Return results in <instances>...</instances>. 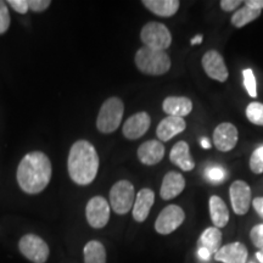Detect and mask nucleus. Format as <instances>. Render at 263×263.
Instances as JSON below:
<instances>
[{
  "mask_svg": "<svg viewBox=\"0 0 263 263\" xmlns=\"http://www.w3.org/2000/svg\"><path fill=\"white\" fill-rule=\"evenodd\" d=\"M185 219V213H184L182 207L177 205H170L161 211L155 222V229L157 233L162 235L171 234L177 228L182 226Z\"/></svg>",
  "mask_w": 263,
  "mask_h": 263,
  "instance_id": "obj_8",
  "label": "nucleus"
},
{
  "mask_svg": "<svg viewBox=\"0 0 263 263\" xmlns=\"http://www.w3.org/2000/svg\"><path fill=\"white\" fill-rule=\"evenodd\" d=\"M51 2L49 0H28V9L34 12H41L47 10Z\"/></svg>",
  "mask_w": 263,
  "mask_h": 263,
  "instance_id": "obj_32",
  "label": "nucleus"
},
{
  "mask_svg": "<svg viewBox=\"0 0 263 263\" xmlns=\"http://www.w3.org/2000/svg\"><path fill=\"white\" fill-rule=\"evenodd\" d=\"M51 162L42 151L26 155L17 167L20 188L27 194H39L48 186L51 179Z\"/></svg>",
  "mask_w": 263,
  "mask_h": 263,
  "instance_id": "obj_1",
  "label": "nucleus"
},
{
  "mask_svg": "<svg viewBox=\"0 0 263 263\" xmlns=\"http://www.w3.org/2000/svg\"><path fill=\"white\" fill-rule=\"evenodd\" d=\"M201 42H202V35H201V34L196 35V37H194V38L192 39V44H193V45H195V44H201Z\"/></svg>",
  "mask_w": 263,
  "mask_h": 263,
  "instance_id": "obj_39",
  "label": "nucleus"
},
{
  "mask_svg": "<svg viewBox=\"0 0 263 263\" xmlns=\"http://www.w3.org/2000/svg\"><path fill=\"white\" fill-rule=\"evenodd\" d=\"M201 146L203 147V149H210V147H211V143H210V140L207 139V138H202Z\"/></svg>",
  "mask_w": 263,
  "mask_h": 263,
  "instance_id": "obj_38",
  "label": "nucleus"
},
{
  "mask_svg": "<svg viewBox=\"0 0 263 263\" xmlns=\"http://www.w3.org/2000/svg\"><path fill=\"white\" fill-rule=\"evenodd\" d=\"M210 215H211V219L216 228H224L228 224V207L219 196L213 195L210 199Z\"/></svg>",
  "mask_w": 263,
  "mask_h": 263,
  "instance_id": "obj_21",
  "label": "nucleus"
},
{
  "mask_svg": "<svg viewBox=\"0 0 263 263\" xmlns=\"http://www.w3.org/2000/svg\"><path fill=\"white\" fill-rule=\"evenodd\" d=\"M250 168L256 174L263 173V145L252 153L250 159Z\"/></svg>",
  "mask_w": 263,
  "mask_h": 263,
  "instance_id": "obj_28",
  "label": "nucleus"
},
{
  "mask_svg": "<svg viewBox=\"0 0 263 263\" xmlns=\"http://www.w3.org/2000/svg\"><path fill=\"white\" fill-rule=\"evenodd\" d=\"M245 5L254 10H261L263 9V0H246Z\"/></svg>",
  "mask_w": 263,
  "mask_h": 263,
  "instance_id": "obj_36",
  "label": "nucleus"
},
{
  "mask_svg": "<svg viewBox=\"0 0 263 263\" xmlns=\"http://www.w3.org/2000/svg\"><path fill=\"white\" fill-rule=\"evenodd\" d=\"M151 118L146 112H138L130 116L124 122L122 132L123 136L129 140L139 139L149 130Z\"/></svg>",
  "mask_w": 263,
  "mask_h": 263,
  "instance_id": "obj_13",
  "label": "nucleus"
},
{
  "mask_svg": "<svg viewBox=\"0 0 263 263\" xmlns=\"http://www.w3.org/2000/svg\"><path fill=\"white\" fill-rule=\"evenodd\" d=\"M136 65L139 71L150 76H161L170 71L171 59L164 51L143 47L136 54Z\"/></svg>",
  "mask_w": 263,
  "mask_h": 263,
  "instance_id": "obj_3",
  "label": "nucleus"
},
{
  "mask_svg": "<svg viewBox=\"0 0 263 263\" xmlns=\"http://www.w3.org/2000/svg\"><path fill=\"white\" fill-rule=\"evenodd\" d=\"M10 27V14L8 5L0 0V34L5 33Z\"/></svg>",
  "mask_w": 263,
  "mask_h": 263,
  "instance_id": "obj_29",
  "label": "nucleus"
},
{
  "mask_svg": "<svg viewBox=\"0 0 263 263\" xmlns=\"http://www.w3.org/2000/svg\"><path fill=\"white\" fill-rule=\"evenodd\" d=\"M143 4L157 16L171 17L178 11L180 3L178 0H144Z\"/></svg>",
  "mask_w": 263,
  "mask_h": 263,
  "instance_id": "obj_22",
  "label": "nucleus"
},
{
  "mask_svg": "<svg viewBox=\"0 0 263 263\" xmlns=\"http://www.w3.org/2000/svg\"><path fill=\"white\" fill-rule=\"evenodd\" d=\"M246 117L251 123L263 126V104L251 103L246 107Z\"/></svg>",
  "mask_w": 263,
  "mask_h": 263,
  "instance_id": "obj_26",
  "label": "nucleus"
},
{
  "mask_svg": "<svg viewBox=\"0 0 263 263\" xmlns=\"http://www.w3.org/2000/svg\"><path fill=\"white\" fill-rule=\"evenodd\" d=\"M215 259L223 263H246L248 249L241 242H230L216 252Z\"/></svg>",
  "mask_w": 263,
  "mask_h": 263,
  "instance_id": "obj_14",
  "label": "nucleus"
},
{
  "mask_svg": "<svg viewBox=\"0 0 263 263\" xmlns=\"http://www.w3.org/2000/svg\"><path fill=\"white\" fill-rule=\"evenodd\" d=\"M229 196L232 207L236 215L244 216L249 212L250 205L252 202V196L251 189L248 183H245L244 180H235L230 185Z\"/></svg>",
  "mask_w": 263,
  "mask_h": 263,
  "instance_id": "obj_10",
  "label": "nucleus"
},
{
  "mask_svg": "<svg viewBox=\"0 0 263 263\" xmlns=\"http://www.w3.org/2000/svg\"><path fill=\"white\" fill-rule=\"evenodd\" d=\"M241 4H242L241 0H222L221 9L223 10V11L230 12V11H234V9H236L239 5H241Z\"/></svg>",
  "mask_w": 263,
  "mask_h": 263,
  "instance_id": "obj_34",
  "label": "nucleus"
},
{
  "mask_svg": "<svg viewBox=\"0 0 263 263\" xmlns=\"http://www.w3.org/2000/svg\"><path fill=\"white\" fill-rule=\"evenodd\" d=\"M68 174L78 185H88L95 179L99 170V156L93 144L78 140L72 145L67 161Z\"/></svg>",
  "mask_w": 263,
  "mask_h": 263,
  "instance_id": "obj_2",
  "label": "nucleus"
},
{
  "mask_svg": "<svg viewBox=\"0 0 263 263\" xmlns=\"http://www.w3.org/2000/svg\"><path fill=\"white\" fill-rule=\"evenodd\" d=\"M242 77H244V85L251 98L257 97V89H256V77L254 71L251 68H246L242 71Z\"/></svg>",
  "mask_w": 263,
  "mask_h": 263,
  "instance_id": "obj_27",
  "label": "nucleus"
},
{
  "mask_svg": "<svg viewBox=\"0 0 263 263\" xmlns=\"http://www.w3.org/2000/svg\"><path fill=\"white\" fill-rule=\"evenodd\" d=\"M251 263H254V262H251Z\"/></svg>",
  "mask_w": 263,
  "mask_h": 263,
  "instance_id": "obj_41",
  "label": "nucleus"
},
{
  "mask_svg": "<svg viewBox=\"0 0 263 263\" xmlns=\"http://www.w3.org/2000/svg\"><path fill=\"white\" fill-rule=\"evenodd\" d=\"M84 263H106V250L100 241L91 240L84 246Z\"/></svg>",
  "mask_w": 263,
  "mask_h": 263,
  "instance_id": "obj_24",
  "label": "nucleus"
},
{
  "mask_svg": "<svg viewBox=\"0 0 263 263\" xmlns=\"http://www.w3.org/2000/svg\"><path fill=\"white\" fill-rule=\"evenodd\" d=\"M197 256H199L200 259H202V261H209L210 257H211V254H210L209 250L203 249V248H200L199 251H197Z\"/></svg>",
  "mask_w": 263,
  "mask_h": 263,
  "instance_id": "obj_37",
  "label": "nucleus"
},
{
  "mask_svg": "<svg viewBox=\"0 0 263 263\" xmlns=\"http://www.w3.org/2000/svg\"><path fill=\"white\" fill-rule=\"evenodd\" d=\"M162 108L168 116L183 118L193 111V103L186 97H168L163 100Z\"/></svg>",
  "mask_w": 263,
  "mask_h": 263,
  "instance_id": "obj_19",
  "label": "nucleus"
},
{
  "mask_svg": "<svg viewBox=\"0 0 263 263\" xmlns=\"http://www.w3.org/2000/svg\"><path fill=\"white\" fill-rule=\"evenodd\" d=\"M238 129L234 124L224 122L218 124L213 132V141H215V146L219 151L223 153H228L236 146L238 143Z\"/></svg>",
  "mask_w": 263,
  "mask_h": 263,
  "instance_id": "obj_12",
  "label": "nucleus"
},
{
  "mask_svg": "<svg viewBox=\"0 0 263 263\" xmlns=\"http://www.w3.org/2000/svg\"><path fill=\"white\" fill-rule=\"evenodd\" d=\"M259 15H261L259 10H254L245 5L241 9H239L238 11L234 12V15L232 16V24L236 28H241L250 24V22L255 21L256 18H258Z\"/></svg>",
  "mask_w": 263,
  "mask_h": 263,
  "instance_id": "obj_25",
  "label": "nucleus"
},
{
  "mask_svg": "<svg viewBox=\"0 0 263 263\" xmlns=\"http://www.w3.org/2000/svg\"><path fill=\"white\" fill-rule=\"evenodd\" d=\"M124 114L123 101L120 98H110L103 104L99 111L97 127L99 132L108 134L120 127Z\"/></svg>",
  "mask_w": 263,
  "mask_h": 263,
  "instance_id": "obj_4",
  "label": "nucleus"
},
{
  "mask_svg": "<svg viewBox=\"0 0 263 263\" xmlns=\"http://www.w3.org/2000/svg\"><path fill=\"white\" fill-rule=\"evenodd\" d=\"M186 122L182 117L168 116L161 121L157 126L156 134L161 141H168L185 130Z\"/></svg>",
  "mask_w": 263,
  "mask_h": 263,
  "instance_id": "obj_18",
  "label": "nucleus"
},
{
  "mask_svg": "<svg viewBox=\"0 0 263 263\" xmlns=\"http://www.w3.org/2000/svg\"><path fill=\"white\" fill-rule=\"evenodd\" d=\"M155 202V194L151 189L144 188L137 194L133 205V218L137 222H144L149 216L151 207Z\"/></svg>",
  "mask_w": 263,
  "mask_h": 263,
  "instance_id": "obj_17",
  "label": "nucleus"
},
{
  "mask_svg": "<svg viewBox=\"0 0 263 263\" xmlns=\"http://www.w3.org/2000/svg\"><path fill=\"white\" fill-rule=\"evenodd\" d=\"M170 160L173 164L178 166L180 170L185 171V172H189L195 167V162H194L193 157L190 155L189 145L183 140L178 141L172 147L170 154Z\"/></svg>",
  "mask_w": 263,
  "mask_h": 263,
  "instance_id": "obj_20",
  "label": "nucleus"
},
{
  "mask_svg": "<svg viewBox=\"0 0 263 263\" xmlns=\"http://www.w3.org/2000/svg\"><path fill=\"white\" fill-rule=\"evenodd\" d=\"M250 238H251L252 244H254L257 249L261 250V251H263V223L262 224L255 226L254 228L251 229Z\"/></svg>",
  "mask_w": 263,
  "mask_h": 263,
  "instance_id": "obj_30",
  "label": "nucleus"
},
{
  "mask_svg": "<svg viewBox=\"0 0 263 263\" xmlns=\"http://www.w3.org/2000/svg\"><path fill=\"white\" fill-rule=\"evenodd\" d=\"M206 177L211 180V182L218 183V182H222V180L224 179L226 172H224V170L221 168V167L213 166V167H210V168L206 170Z\"/></svg>",
  "mask_w": 263,
  "mask_h": 263,
  "instance_id": "obj_31",
  "label": "nucleus"
},
{
  "mask_svg": "<svg viewBox=\"0 0 263 263\" xmlns=\"http://www.w3.org/2000/svg\"><path fill=\"white\" fill-rule=\"evenodd\" d=\"M221 242H222V233L221 230L216 228V227L207 228L201 234V238H200L201 248L209 250L211 255H215L216 252L221 249Z\"/></svg>",
  "mask_w": 263,
  "mask_h": 263,
  "instance_id": "obj_23",
  "label": "nucleus"
},
{
  "mask_svg": "<svg viewBox=\"0 0 263 263\" xmlns=\"http://www.w3.org/2000/svg\"><path fill=\"white\" fill-rule=\"evenodd\" d=\"M252 205H254V209L259 217L263 218V197H256V199L252 200Z\"/></svg>",
  "mask_w": 263,
  "mask_h": 263,
  "instance_id": "obj_35",
  "label": "nucleus"
},
{
  "mask_svg": "<svg viewBox=\"0 0 263 263\" xmlns=\"http://www.w3.org/2000/svg\"><path fill=\"white\" fill-rule=\"evenodd\" d=\"M185 188V179L178 172H168L163 177L160 195L163 200H172Z\"/></svg>",
  "mask_w": 263,
  "mask_h": 263,
  "instance_id": "obj_15",
  "label": "nucleus"
},
{
  "mask_svg": "<svg viewBox=\"0 0 263 263\" xmlns=\"http://www.w3.org/2000/svg\"><path fill=\"white\" fill-rule=\"evenodd\" d=\"M85 216L90 227L101 229L110 219V205L103 196H95L89 200L85 207Z\"/></svg>",
  "mask_w": 263,
  "mask_h": 263,
  "instance_id": "obj_9",
  "label": "nucleus"
},
{
  "mask_svg": "<svg viewBox=\"0 0 263 263\" xmlns=\"http://www.w3.org/2000/svg\"><path fill=\"white\" fill-rule=\"evenodd\" d=\"M164 156V146L161 141L149 140L143 143L138 149V157L140 162L147 166L159 163Z\"/></svg>",
  "mask_w": 263,
  "mask_h": 263,
  "instance_id": "obj_16",
  "label": "nucleus"
},
{
  "mask_svg": "<svg viewBox=\"0 0 263 263\" xmlns=\"http://www.w3.org/2000/svg\"><path fill=\"white\" fill-rule=\"evenodd\" d=\"M136 192L129 180H120L110 190V205L118 215H126L133 209Z\"/></svg>",
  "mask_w": 263,
  "mask_h": 263,
  "instance_id": "obj_6",
  "label": "nucleus"
},
{
  "mask_svg": "<svg viewBox=\"0 0 263 263\" xmlns=\"http://www.w3.org/2000/svg\"><path fill=\"white\" fill-rule=\"evenodd\" d=\"M140 38L145 44L144 47L160 51L166 50L172 43L170 29L160 22H149L144 26L140 32Z\"/></svg>",
  "mask_w": 263,
  "mask_h": 263,
  "instance_id": "obj_5",
  "label": "nucleus"
},
{
  "mask_svg": "<svg viewBox=\"0 0 263 263\" xmlns=\"http://www.w3.org/2000/svg\"><path fill=\"white\" fill-rule=\"evenodd\" d=\"M18 248L26 258L34 263H44L49 257L47 242L34 234L22 236V239L20 240Z\"/></svg>",
  "mask_w": 263,
  "mask_h": 263,
  "instance_id": "obj_7",
  "label": "nucleus"
},
{
  "mask_svg": "<svg viewBox=\"0 0 263 263\" xmlns=\"http://www.w3.org/2000/svg\"><path fill=\"white\" fill-rule=\"evenodd\" d=\"M202 67L205 72L212 80L218 81L223 83L228 80L229 72L227 68L226 62L223 60L222 55L216 50H210L207 51L202 57Z\"/></svg>",
  "mask_w": 263,
  "mask_h": 263,
  "instance_id": "obj_11",
  "label": "nucleus"
},
{
  "mask_svg": "<svg viewBox=\"0 0 263 263\" xmlns=\"http://www.w3.org/2000/svg\"><path fill=\"white\" fill-rule=\"evenodd\" d=\"M256 258L259 263H263V251H258L256 252Z\"/></svg>",
  "mask_w": 263,
  "mask_h": 263,
  "instance_id": "obj_40",
  "label": "nucleus"
},
{
  "mask_svg": "<svg viewBox=\"0 0 263 263\" xmlns=\"http://www.w3.org/2000/svg\"><path fill=\"white\" fill-rule=\"evenodd\" d=\"M9 5L20 14H27L28 0H9Z\"/></svg>",
  "mask_w": 263,
  "mask_h": 263,
  "instance_id": "obj_33",
  "label": "nucleus"
}]
</instances>
